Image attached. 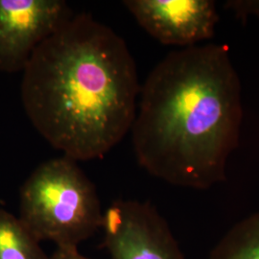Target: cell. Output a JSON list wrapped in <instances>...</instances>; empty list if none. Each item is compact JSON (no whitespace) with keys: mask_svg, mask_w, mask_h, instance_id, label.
I'll list each match as a JSON object with an SVG mask.
<instances>
[{"mask_svg":"<svg viewBox=\"0 0 259 259\" xmlns=\"http://www.w3.org/2000/svg\"><path fill=\"white\" fill-rule=\"evenodd\" d=\"M22 72L29 120L65 157H102L132 130L140 93L134 57L118 34L91 15L73 14Z\"/></svg>","mask_w":259,"mask_h":259,"instance_id":"6da1fadb","label":"cell"},{"mask_svg":"<svg viewBox=\"0 0 259 259\" xmlns=\"http://www.w3.org/2000/svg\"><path fill=\"white\" fill-rule=\"evenodd\" d=\"M139 97L131 131L140 166L194 189L226 180L243 121L240 79L229 47L207 44L170 52L150 72Z\"/></svg>","mask_w":259,"mask_h":259,"instance_id":"7a4b0ae2","label":"cell"},{"mask_svg":"<svg viewBox=\"0 0 259 259\" xmlns=\"http://www.w3.org/2000/svg\"><path fill=\"white\" fill-rule=\"evenodd\" d=\"M19 220L37 241L58 249H78L103 222L95 186L76 161L49 159L34 170L20 188Z\"/></svg>","mask_w":259,"mask_h":259,"instance_id":"3957f363","label":"cell"},{"mask_svg":"<svg viewBox=\"0 0 259 259\" xmlns=\"http://www.w3.org/2000/svg\"><path fill=\"white\" fill-rule=\"evenodd\" d=\"M101 228L111 259H185L165 219L148 203H112Z\"/></svg>","mask_w":259,"mask_h":259,"instance_id":"277c9868","label":"cell"},{"mask_svg":"<svg viewBox=\"0 0 259 259\" xmlns=\"http://www.w3.org/2000/svg\"><path fill=\"white\" fill-rule=\"evenodd\" d=\"M72 15L61 0H0V71H23L37 47Z\"/></svg>","mask_w":259,"mask_h":259,"instance_id":"5b68a950","label":"cell"},{"mask_svg":"<svg viewBox=\"0 0 259 259\" xmlns=\"http://www.w3.org/2000/svg\"><path fill=\"white\" fill-rule=\"evenodd\" d=\"M124 5L150 36L165 46L196 47L214 37L219 20L211 0H128Z\"/></svg>","mask_w":259,"mask_h":259,"instance_id":"8992f818","label":"cell"},{"mask_svg":"<svg viewBox=\"0 0 259 259\" xmlns=\"http://www.w3.org/2000/svg\"><path fill=\"white\" fill-rule=\"evenodd\" d=\"M207 259H259V212L234 225Z\"/></svg>","mask_w":259,"mask_h":259,"instance_id":"52a82bcc","label":"cell"},{"mask_svg":"<svg viewBox=\"0 0 259 259\" xmlns=\"http://www.w3.org/2000/svg\"><path fill=\"white\" fill-rule=\"evenodd\" d=\"M0 259H49L19 217L1 208Z\"/></svg>","mask_w":259,"mask_h":259,"instance_id":"ba28073f","label":"cell"},{"mask_svg":"<svg viewBox=\"0 0 259 259\" xmlns=\"http://www.w3.org/2000/svg\"><path fill=\"white\" fill-rule=\"evenodd\" d=\"M225 7L232 11L238 19H247L250 16L259 19L258 0H230L226 2Z\"/></svg>","mask_w":259,"mask_h":259,"instance_id":"9c48e42d","label":"cell"},{"mask_svg":"<svg viewBox=\"0 0 259 259\" xmlns=\"http://www.w3.org/2000/svg\"><path fill=\"white\" fill-rule=\"evenodd\" d=\"M49 259H91L79 253L78 249H57Z\"/></svg>","mask_w":259,"mask_h":259,"instance_id":"30bf717a","label":"cell"}]
</instances>
